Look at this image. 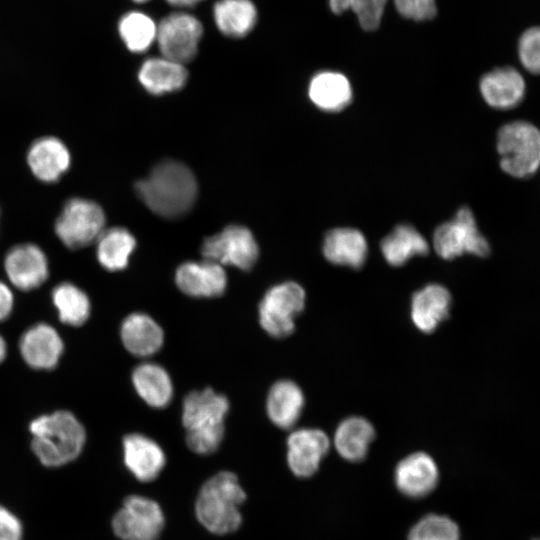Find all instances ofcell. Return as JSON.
<instances>
[{"label": "cell", "mask_w": 540, "mask_h": 540, "mask_svg": "<svg viewBox=\"0 0 540 540\" xmlns=\"http://www.w3.org/2000/svg\"><path fill=\"white\" fill-rule=\"evenodd\" d=\"M137 195L144 204L164 218L186 214L197 197V182L193 172L176 160H163L150 174L136 183Z\"/></svg>", "instance_id": "cell-1"}, {"label": "cell", "mask_w": 540, "mask_h": 540, "mask_svg": "<svg viewBox=\"0 0 540 540\" xmlns=\"http://www.w3.org/2000/svg\"><path fill=\"white\" fill-rule=\"evenodd\" d=\"M228 410L226 396L211 388L192 391L185 397L182 423L190 450L208 455L218 449L224 437V419Z\"/></svg>", "instance_id": "cell-2"}, {"label": "cell", "mask_w": 540, "mask_h": 540, "mask_svg": "<svg viewBox=\"0 0 540 540\" xmlns=\"http://www.w3.org/2000/svg\"><path fill=\"white\" fill-rule=\"evenodd\" d=\"M32 449L42 464L57 467L81 453L86 433L80 421L68 411L42 415L31 421Z\"/></svg>", "instance_id": "cell-3"}, {"label": "cell", "mask_w": 540, "mask_h": 540, "mask_svg": "<svg viewBox=\"0 0 540 540\" xmlns=\"http://www.w3.org/2000/svg\"><path fill=\"white\" fill-rule=\"evenodd\" d=\"M245 499L237 476L229 471L219 472L201 487L195 504L196 517L211 533H232L241 525L239 506Z\"/></svg>", "instance_id": "cell-4"}, {"label": "cell", "mask_w": 540, "mask_h": 540, "mask_svg": "<svg viewBox=\"0 0 540 540\" xmlns=\"http://www.w3.org/2000/svg\"><path fill=\"white\" fill-rule=\"evenodd\" d=\"M501 169L515 178H529L540 167V130L527 121L503 125L497 133Z\"/></svg>", "instance_id": "cell-5"}, {"label": "cell", "mask_w": 540, "mask_h": 540, "mask_svg": "<svg viewBox=\"0 0 540 540\" xmlns=\"http://www.w3.org/2000/svg\"><path fill=\"white\" fill-rule=\"evenodd\" d=\"M305 299L303 287L296 282L272 286L259 304L261 327L272 337H287L295 329V318L303 311Z\"/></svg>", "instance_id": "cell-6"}, {"label": "cell", "mask_w": 540, "mask_h": 540, "mask_svg": "<svg viewBox=\"0 0 540 540\" xmlns=\"http://www.w3.org/2000/svg\"><path fill=\"white\" fill-rule=\"evenodd\" d=\"M433 246L443 259H453L465 253L478 257L490 254L488 240L480 233L472 211L461 207L450 221L440 224L433 234Z\"/></svg>", "instance_id": "cell-7"}, {"label": "cell", "mask_w": 540, "mask_h": 540, "mask_svg": "<svg viewBox=\"0 0 540 540\" xmlns=\"http://www.w3.org/2000/svg\"><path fill=\"white\" fill-rule=\"evenodd\" d=\"M105 215L95 202L72 198L68 200L55 222V232L70 249H79L97 241L104 231Z\"/></svg>", "instance_id": "cell-8"}, {"label": "cell", "mask_w": 540, "mask_h": 540, "mask_svg": "<svg viewBox=\"0 0 540 540\" xmlns=\"http://www.w3.org/2000/svg\"><path fill=\"white\" fill-rule=\"evenodd\" d=\"M164 526V514L157 502L144 496L127 497L112 520L122 540H157Z\"/></svg>", "instance_id": "cell-9"}, {"label": "cell", "mask_w": 540, "mask_h": 540, "mask_svg": "<svg viewBox=\"0 0 540 540\" xmlns=\"http://www.w3.org/2000/svg\"><path fill=\"white\" fill-rule=\"evenodd\" d=\"M201 253L205 260L248 271L256 263L259 249L249 229L230 225L220 233L207 237L202 244Z\"/></svg>", "instance_id": "cell-10"}, {"label": "cell", "mask_w": 540, "mask_h": 540, "mask_svg": "<svg viewBox=\"0 0 540 540\" xmlns=\"http://www.w3.org/2000/svg\"><path fill=\"white\" fill-rule=\"evenodd\" d=\"M202 32L201 22L189 13L167 15L157 26L156 40L162 57L183 65L190 62L197 54Z\"/></svg>", "instance_id": "cell-11"}, {"label": "cell", "mask_w": 540, "mask_h": 540, "mask_svg": "<svg viewBox=\"0 0 540 540\" xmlns=\"http://www.w3.org/2000/svg\"><path fill=\"white\" fill-rule=\"evenodd\" d=\"M5 272L11 283L29 291L42 285L48 278V259L35 244L26 243L11 248L4 259Z\"/></svg>", "instance_id": "cell-12"}, {"label": "cell", "mask_w": 540, "mask_h": 540, "mask_svg": "<svg viewBox=\"0 0 540 540\" xmlns=\"http://www.w3.org/2000/svg\"><path fill=\"white\" fill-rule=\"evenodd\" d=\"M329 439L320 429L302 428L287 439V463L294 475L306 478L319 468L329 450Z\"/></svg>", "instance_id": "cell-13"}, {"label": "cell", "mask_w": 540, "mask_h": 540, "mask_svg": "<svg viewBox=\"0 0 540 540\" xmlns=\"http://www.w3.org/2000/svg\"><path fill=\"white\" fill-rule=\"evenodd\" d=\"M177 287L191 297H218L227 286L226 272L218 263L203 260L185 262L175 274Z\"/></svg>", "instance_id": "cell-14"}, {"label": "cell", "mask_w": 540, "mask_h": 540, "mask_svg": "<svg viewBox=\"0 0 540 540\" xmlns=\"http://www.w3.org/2000/svg\"><path fill=\"white\" fill-rule=\"evenodd\" d=\"M439 480L438 467L424 452H415L396 466L394 481L398 490L411 498H422L431 493Z\"/></svg>", "instance_id": "cell-15"}, {"label": "cell", "mask_w": 540, "mask_h": 540, "mask_svg": "<svg viewBox=\"0 0 540 540\" xmlns=\"http://www.w3.org/2000/svg\"><path fill=\"white\" fill-rule=\"evenodd\" d=\"M19 347L23 359L30 367L44 370L54 368L64 350L58 332L45 323L36 324L25 331Z\"/></svg>", "instance_id": "cell-16"}, {"label": "cell", "mask_w": 540, "mask_h": 540, "mask_svg": "<svg viewBox=\"0 0 540 540\" xmlns=\"http://www.w3.org/2000/svg\"><path fill=\"white\" fill-rule=\"evenodd\" d=\"M123 455L127 469L141 482L157 478L166 462L162 448L149 437L138 433L124 437Z\"/></svg>", "instance_id": "cell-17"}, {"label": "cell", "mask_w": 540, "mask_h": 540, "mask_svg": "<svg viewBox=\"0 0 540 540\" xmlns=\"http://www.w3.org/2000/svg\"><path fill=\"white\" fill-rule=\"evenodd\" d=\"M480 92L485 102L496 109H512L524 98L526 85L513 67L496 68L480 79Z\"/></svg>", "instance_id": "cell-18"}, {"label": "cell", "mask_w": 540, "mask_h": 540, "mask_svg": "<svg viewBox=\"0 0 540 540\" xmlns=\"http://www.w3.org/2000/svg\"><path fill=\"white\" fill-rule=\"evenodd\" d=\"M27 163L40 181L56 182L69 168L71 157L65 144L56 137H42L30 146Z\"/></svg>", "instance_id": "cell-19"}, {"label": "cell", "mask_w": 540, "mask_h": 540, "mask_svg": "<svg viewBox=\"0 0 540 540\" xmlns=\"http://www.w3.org/2000/svg\"><path fill=\"white\" fill-rule=\"evenodd\" d=\"M451 303V294L445 286L428 284L412 296L411 319L420 331L431 333L449 316Z\"/></svg>", "instance_id": "cell-20"}, {"label": "cell", "mask_w": 540, "mask_h": 540, "mask_svg": "<svg viewBox=\"0 0 540 540\" xmlns=\"http://www.w3.org/2000/svg\"><path fill=\"white\" fill-rule=\"evenodd\" d=\"M325 258L335 264L359 269L367 258L365 236L355 228L339 227L329 230L323 240Z\"/></svg>", "instance_id": "cell-21"}, {"label": "cell", "mask_w": 540, "mask_h": 540, "mask_svg": "<svg viewBox=\"0 0 540 540\" xmlns=\"http://www.w3.org/2000/svg\"><path fill=\"white\" fill-rule=\"evenodd\" d=\"M121 339L125 348L133 355L148 357L160 350L164 333L160 325L149 315L132 313L121 325Z\"/></svg>", "instance_id": "cell-22"}, {"label": "cell", "mask_w": 540, "mask_h": 540, "mask_svg": "<svg viewBox=\"0 0 540 540\" xmlns=\"http://www.w3.org/2000/svg\"><path fill=\"white\" fill-rule=\"evenodd\" d=\"M305 403L301 388L291 380H279L269 390L266 410L271 422L290 429L298 421Z\"/></svg>", "instance_id": "cell-23"}, {"label": "cell", "mask_w": 540, "mask_h": 540, "mask_svg": "<svg viewBox=\"0 0 540 540\" xmlns=\"http://www.w3.org/2000/svg\"><path fill=\"white\" fill-rule=\"evenodd\" d=\"M138 77L148 92L160 95L181 89L188 73L183 64L165 57H153L142 64Z\"/></svg>", "instance_id": "cell-24"}, {"label": "cell", "mask_w": 540, "mask_h": 540, "mask_svg": "<svg viewBox=\"0 0 540 540\" xmlns=\"http://www.w3.org/2000/svg\"><path fill=\"white\" fill-rule=\"evenodd\" d=\"M375 437L373 425L365 418L351 416L336 428L334 444L342 458L351 462L363 460Z\"/></svg>", "instance_id": "cell-25"}, {"label": "cell", "mask_w": 540, "mask_h": 540, "mask_svg": "<svg viewBox=\"0 0 540 540\" xmlns=\"http://www.w3.org/2000/svg\"><path fill=\"white\" fill-rule=\"evenodd\" d=\"M308 94L318 108L328 112H337L351 102L352 89L350 82L343 74L323 71L311 79Z\"/></svg>", "instance_id": "cell-26"}, {"label": "cell", "mask_w": 540, "mask_h": 540, "mask_svg": "<svg viewBox=\"0 0 540 540\" xmlns=\"http://www.w3.org/2000/svg\"><path fill=\"white\" fill-rule=\"evenodd\" d=\"M138 395L151 407L167 406L173 396V385L167 371L156 363H142L132 373Z\"/></svg>", "instance_id": "cell-27"}, {"label": "cell", "mask_w": 540, "mask_h": 540, "mask_svg": "<svg viewBox=\"0 0 540 540\" xmlns=\"http://www.w3.org/2000/svg\"><path fill=\"white\" fill-rule=\"evenodd\" d=\"M385 260L401 266L415 255H426L429 244L422 234L409 224L397 225L380 243Z\"/></svg>", "instance_id": "cell-28"}, {"label": "cell", "mask_w": 540, "mask_h": 540, "mask_svg": "<svg viewBox=\"0 0 540 540\" xmlns=\"http://www.w3.org/2000/svg\"><path fill=\"white\" fill-rule=\"evenodd\" d=\"M218 29L229 37L246 36L255 26L257 10L250 0H219L213 8Z\"/></svg>", "instance_id": "cell-29"}, {"label": "cell", "mask_w": 540, "mask_h": 540, "mask_svg": "<svg viewBox=\"0 0 540 540\" xmlns=\"http://www.w3.org/2000/svg\"><path fill=\"white\" fill-rule=\"evenodd\" d=\"M135 247L136 240L127 229H104L97 239V258L102 267L109 271L122 270L128 265Z\"/></svg>", "instance_id": "cell-30"}, {"label": "cell", "mask_w": 540, "mask_h": 540, "mask_svg": "<svg viewBox=\"0 0 540 540\" xmlns=\"http://www.w3.org/2000/svg\"><path fill=\"white\" fill-rule=\"evenodd\" d=\"M52 301L61 322L80 326L90 315L91 305L86 293L72 283H61L52 291Z\"/></svg>", "instance_id": "cell-31"}, {"label": "cell", "mask_w": 540, "mask_h": 540, "mask_svg": "<svg viewBox=\"0 0 540 540\" xmlns=\"http://www.w3.org/2000/svg\"><path fill=\"white\" fill-rule=\"evenodd\" d=\"M118 30L126 47L135 53L146 51L157 35L154 20L139 11L125 14L119 21Z\"/></svg>", "instance_id": "cell-32"}, {"label": "cell", "mask_w": 540, "mask_h": 540, "mask_svg": "<svg viewBox=\"0 0 540 540\" xmlns=\"http://www.w3.org/2000/svg\"><path fill=\"white\" fill-rule=\"evenodd\" d=\"M387 0H329V7L334 14H341L351 9L365 31L376 30L382 20Z\"/></svg>", "instance_id": "cell-33"}, {"label": "cell", "mask_w": 540, "mask_h": 540, "mask_svg": "<svg viewBox=\"0 0 540 540\" xmlns=\"http://www.w3.org/2000/svg\"><path fill=\"white\" fill-rule=\"evenodd\" d=\"M457 524L442 515L430 514L420 519L410 530L408 540H459Z\"/></svg>", "instance_id": "cell-34"}, {"label": "cell", "mask_w": 540, "mask_h": 540, "mask_svg": "<svg viewBox=\"0 0 540 540\" xmlns=\"http://www.w3.org/2000/svg\"><path fill=\"white\" fill-rule=\"evenodd\" d=\"M518 55L527 71L540 74V27L529 28L521 35Z\"/></svg>", "instance_id": "cell-35"}, {"label": "cell", "mask_w": 540, "mask_h": 540, "mask_svg": "<svg viewBox=\"0 0 540 540\" xmlns=\"http://www.w3.org/2000/svg\"><path fill=\"white\" fill-rule=\"evenodd\" d=\"M397 12L414 21L431 20L437 14L435 0H393Z\"/></svg>", "instance_id": "cell-36"}, {"label": "cell", "mask_w": 540, "mask_h": 540, "mask_svg": "<svg viewBox=\"0 0 540 540\" xmlns=\"http://www.w3.org/2000/svg\"><path fill=\"white\" fill-rule=\"evenodd\" d=\"M22 525L18 518L0 506V540H21Z\"/></svg>", "instance_id": "cell-37"}, {"label": "cell", "mask_w": 540, "mask_h": 540, "mask_svg": "<svg viewBox=\"0 0 540 540\" xmlns=\"http://www.w3.org/2000/svg\"><path fill=\"white\" fill-rule=\"evenodd\" d=\"M13 300L9 287L0 281V321L9 317L13 309Z\"/></svg>", "instance_id": "cell-38"}, {"label": "cell", "mask_w": 540, "mask_h": 540, "mask_svg": "<svg viewBox=\"0 0 540 540\" xmlns=\"http://www.w3.org/2000/svg\"><path fill=\"white\" fill-rule=\"evenodd\" d=\"M168 3H170L173 6L177 7H191L196 5L202 0H166Z\"/></svg>", "instance_id": "cell-39"}, {"label": "cell", "mask_w": 540, "mask_h": 540, "mask_svg": "<svg viewBox=\"0 0 540 540\" xmlns=\"http://www.w3.org/2000/svg\"><path fill=\"white\" fill-rule=\"evenodd\" d=\"M6 357V343L4 339L0 336V363Z\"/></svg>", "instance_id": "cell-40"}, {"label": "cell", "mask_w": 540, "mask_h": 540, "mask_svg": "<svg viewBox=\"0 0 540 540\" xmlns=\"http://www.w3.org/2000/svg\"><path fill=\"white\" fill-rule=\"evenodd\" d=\"M135 2H139V3H142V2H146L148 0H134Z\"/></svg>", "instance_id": "cell-41"}, {"label": "cell", "mask_w": 540, "mask_h": 540, "mask_svg": "<svg viewBox=\"0 0 540 540\" xmlns=\"http://www.w3.org/2000/svg\"><path fill=\"white\" fill-rule=\"evenodd\" d=\"M537 540H540V539H537Z\"/></svg>", "instance_id": "cell-42"}]
</instances>
